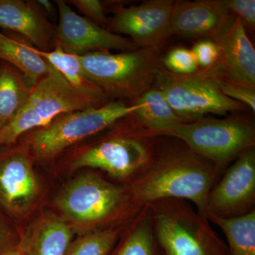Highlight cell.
Returning a JSON list of instances; mask_svg holds the SVG:
<instances>
[{
	"mask_svg": "<svg viewBox=\"0 0 255 255\" xmlns=\"http://www.w3.org/2000/svg\"><path fill=\"white\" fill-rule=\"evenodd\" d=\"M206 218L222 230L227 239L230 255H255V210L230 219L210 213Z\"/></svg>",
	"mask_w": 255,
	"mask_h": 255,
	"instance_id": "23",
	"label": "cell"
},
{
	"mask_svg": "<svg viewBox=\"0 0 255 255\" xmlns=\"http://www.w3.org/2000/svg\"><path fill=\"white\" fill-rule=\"evenodd\" d=\"M0 130H1V128H0Z\"/></svg>",
	"mask_w": 255,
	"mask_h": 255,
	"instance_id": "34",
	"label": "cell"
},
{
	"mask_svg": "<svg viewBox=\"0 0 255 255\" xmlns=\"http://www.w3.org/2000/svg\"><path fill=\"white\" fill-rule=\"evenodd\" d=\"M191 53L201 70L214 68L219 62L221 50L217 43L211 39L201 40L191 49Z\"/></svg>",
	"mask_w": 255,
	"mask_h": 255,
	"instance_id": "27",
	"label": "cell"
},
{
	"mask_svg": "<svg viewBox=\"0 0 255 255\" xmlns=\"http://www.w3.org/2000/svg\"><path fill=\"white\" fill-rule=\"evenodd\" d=\"M179 139L193 152L226 170L245 150L255 147V128L243 117H203L179 124L161 137Z\"/></svg>",
	"mask_w": 255,
	"mask_h": 255,
	"instance_id": "6",
	"label": "cell"
},
{
	"mask_svg": "<svg viewBox=\"0 0 255 255\" xmlns=\"http://www.w3.org/2000/svg\"><path fill=\"white\" fill-rule=\"evenodd\" d=\"M33 51L59 72L72 86L84 93L109 102V97L87 76L77 55L70 54L59 46L53 50H41L32 46Z\"/></svg>",
	"mask_w": 255,
	"mask_h": 255,
	"instance_id": "22",
	"label": "cell"
},
{
	"mask_svg": "<svg viewBox=\"0 0 255 255\" xmlns=\"http://www.w3.org/2000/svg\"><path fill=\"white\" fill-rule=\"evenodd\" d=\"M78 56L87 76L109 98L132 104L155 87L162 67L157 52L149 48L119 53L96 51Z\"/></svg>",
	"mask_w": 255,
	"mask_h": 255,
	"instance_id": "4",
	"label": "cell"
},
{
	"mask_svg": "<svg viewBox=\"0 0 255 255\" xmlns=\"http://www.w3.org/2000/svg\"><path fill=\"white\" fill-rule=\"evenodd\" d=\"M36 4L43 10V12L50 16H54L56 14L57 7L55 6V3L52 2L49 0H38L36 1Z\"/></svg>",
	"mask_w": 255,
	"mask_h": 255,
	"instance_id": "32",
	"label": "cell"
},
{
	"mask_svg": "<svg viewBox=\"0 0 255 255\" xmlns=\"http://www.w3.org/2000/svg\"><path fill=\"white\" fill-rule=\"evenodd\" d=\"M67 2L73 5L84 17L93 21L99 26L105 28L110 25V21L106 16L105 7L102 1L99 0H70Z\"/></svg>",
	"mask_w": 255,
	"mask_h": 255,
	"instance_id": "29",
	"label": "cell"
},
{
	"mask_svg": "<svg viewBox=\"0 0 255 255\" xmlns=\"http://www.w3.org/2000/svg\"><path fill=\"white\" fill-rule=\"evenodd\" d=\"M207 214L238 217L255 210V147L242 152L210 191Z\"/></svg>",
	"mask_w": 255,
	"mask_h": 255,
	"instance_id": "10",
	"label": "cell"
},
{
	"mask_svg": "<svg viewBox=\"0 0 255 255\" xmlns=\"http://www.w3.org/2000/svg\"><path fill=\"white\" fill-rule=\"evenodd\" d=\"M147 206L164 255H230L207 218L189 201L164 199Z\"/></svg>",
	"mask_w": 255,
	"mask_h": 255,
	"instance_id": "3",
	"label": "cell"
},
{
	"mask_svg": "<svg viewBox=\"0 0 255 255\" xmlns=\"http://www.w3.org/2000/svg\"><path fill=\"white\" fill-rule=\"evenodd\" d=\"M48 124L27 104L0 130V146L11 145L24 132Z\"/></svg>",
	"mask_w": 255,
	"mask_h": 255,
	"instance_id": "25",
	"label": "cell"
},
{
	"mask_svg": "<svg viewBox=\"0 0 255 255\" xmlns=\"http://www.w3.org/2000/svg\"><path fill=\"white\" fill-rule=\"evenodd\" d=\"M174 1L154 0L138 6L121 8L107 29L130 36L139 48L158 50L169 38V26Z\"/></svg>",
	"mask_w": 255,
	"mask_h": 255,
	"instance_id": "11",
	"label": "cell"
},
{
	"mask_svg": "<svg viewBox=\"0 0 255 255\" xmlns=\"http://www.w3.org/2000/svg\"><path fill=\"white\" fill-rule=\"evenodd\" d=\"M124 226L92 231L71 242L65 255H109Z\"/></svg>",
	"mask_w": 255,
	"mask_h": 255,
	"instance_id": "24",
	"label": "cell"
},
{
	"mask_svg": "<svg viewBox=\"0 0 255 255\" xmlns=\"http://www.w3.org/2000/svg\"><path fill=\"white\" fill-rule=\"evenodd\" d=\"M0 27L19 33L44 51L53 43L55 30L36 1L21 0H0Z\"/></svg>",
	"mask_w": 255,
	"mask_h": 255,
	"instance_id": "16",
	"label": "cell"
},
{
	"mask_svg": "<svg viewBox=\"0 0 255 255\" xmlns=\"http://www.w3.org/2000/svg\"><path fill=\"white\" fill-rule=\"evenodd\" d=\"M228 11L241 20L246 31L255 28V0H224Z\"/></svg>",
	"mask_w": 255,
	"mask_h": 255,
	"instance_id": "28",
	"label": "cell"
},
{
	"mask_svg": "<svg viewBox=\"0 0 255 255\" xmlns=\"http://www.w3.org/2000/svg\"><path fill=\"white\" fill-rule=\"evenodd\" d=\"M33 88L16 68L0 62V128L27 104Z\"/></svg>",
	"mask_w": 255,
	"mask_h": 255,
	"instance_id": "20",
	"label": "cell"
},
{
	"mask_svg": "<svg viewBox=\"0 0 255 255\" xmlns=\"http://www.w3.org/2000/svg\"><path fill=\"white\" fill-rule=\"evenodd\" d=\"M221 91L228 98L240 102L242 105L250 107L253 112L255 111V90L242 86L223 80L219 77Z\"/></svg>",
	"mask_w": 255,
	"mask_h": 255,
	"instance_id": "30",
	"label": "cell"
},
{
	"mask_svg": "<svg viewBox=\"0 0 255 255\" xmlns=\"http://www.w3.org/2000/svg\"><path fill=\"white\" fill-rule=\"evenodd\" d=\"M18 241L12 228L0 213V255L16 249Z\"/></svg>",
	"mask_w": 255,
	"mask_h": 255,
	"instance_id": "31",
	"label": "cell"
},
{
	"mask_svg": "<svg viewBox=\"0 0 255 255\" xmlns=\"http://www.w3.org/2000/svg\"><path fill=\"white\" fill-rule=\"evenodd\" d=\"M73 232L63 221L48 216L30 226L18 241L17 249L23 255H65Z\"/></svg>",
	"mask_w": 255,
	"mask_h": 255,
	"instance_id": "17",
	"label": "cell"
},
{
	"mask_svg": "<svg viewBox=\"0 0 255 255\" xmlns=\"http://www.w3.org/2000/svg\"><path fill=\"white\" fill-rule=\"evenodd\" d=\"M224 171L179 139L162 136L150 164L125 185L140 205L182 199L194 203L197 212L206 217L210 191Z\"/></svg>",
	"mask_w": 255,
	"mask_h": 255,
	"instance_id": "1",
	"label": "cell"
},
{
	"mask_svg": "<svg viewBox=\"0 0 255 255\" xmlns=\"http://www.w3.org/2000/svg\"><path fill=\"white\" fill-rule=\"evenodd\" d=\"M138 108L136 103L128 105L118 100L97 108L62 114L33 132L30 146L37 158H53L74 144L113 127Z\"/></svg>",
	"mask_w": 255,
	"mask_h": 255,
	"instance_id": "8",
	"label": "cell"
},
{
	"mask_svg": "<svg viewBox=\"0 0 255 255\" xmlns=\"http://www.w3.org/2000/svg\"><path fill=\"white\" fill-rule=\"evenodd\" d=\"M107 103L77 90L51 65L46 76L33 86L27 105L48 125L62 114L97 108Z\"/></svg>",
	"mask_w": 255,
	"mask_h": 255,
	"instance_id": "13",
	"label": "cell"
},
{
	"mask_svg": "<svg viewBox=\"0 0 255 255\" xmlns=\"http://www.w3.org/2000/svg\"><path fill=\"white\" fill-rule=\"evenodd\" d=\"M120 131L87 147L72 162V169H100L127 184L150 164L159 137L142 130L130 116Z\"/></svg>",
	"mask_w": 255,
	"mask_h": 255,
	"instance_id": "5",
	"label": "cell"
},
{
	"mask_svg": "<svg viewBox=\"0 0 255 255\" xmlns=\"http://www.w3.org/2000/svg\"><path fill=\"white\" fill-rule=\"evenodd\" d=\"M221 55L216 66L220 78L255 90V50L238 17L214 38Z\"/></svg>",
	"mask_w": 255,
	"mask_h": 255,
	"instance_id": "15",
	"label": "cell"
},
{
	"mask_svg": "<svg viewBox=\"0 0 255 255\" xmlns=\"http://www.w3.org/2000/svg\"><path fill=\"white\" fill-rule=\"evenodd\" d=\"M109 255H164L156 238L147 205L124 225Z\"/></svg>",
	"mask_w": 255,
	"mask_h": 255,
	"instance_id": "18",
	"label": "cell"
},
{
	"mask_svg": "<svg viewBox=\"0 0 255 255\" xmlns=\"http://www.w3.org/2000/svg\"><path fill=\"white\" fill-rule=\"evenodd\" d=\"M139 108L130 117L137 127L154 136L161 137L162 133L179 124L185 123L176 114L164 98L162 92L156 87L137 99L134 102Z\"/></svg>",
	"mask_w": 255,
	"mask_h": 255,
	"instance_id": "19",
	"label": "cell"
},
{
	"mask_svg": "<svg viewBox=\"0 0 255 255\" xmlns=\"http://www.w3.org/2000/svg\"><path fill=\"white\" fill-rule=\"evenodd\" d=\"M219 77L216 65L185 75L169 73L162 67L155 87L184 122H194L207 114L227 115L243 110L244 105L228 98L221 91Z\"/></svg>",
	"mask_w": 255,
	"mask_h": 255,
	"instance_id": "7",
	"label": "cell"
},
{
	"mask_svg": "<svg viewBox=\"0 0 255 255\" xmlns=\"http://www.w3.org/2000/svg\"><path fill=\"white\" fill-rule=\"evenodd\" d=\"M161 63L166 70L176 75H189L199 69L191 50L184 47L178 46L169 50Z\"/></svg>",
	"mask_w": 255,
	"mask_h": 255,
	"instance_id": "26",
	"label": "cell"
},
{
	"mask_svg": "<svg viewBox=\"0 0 255 255\" xmlns=\"http://www.w3.org/2000/svg\"><path fill=\"white\" fill-rule=\"evenodd\" d=\"M0 60L16 68L33 87L51 68L46 60L33 51L31 45L16 41L1 32Z\"/></svg>",
	"mask_w": 255,
	"mask_h": 255,
	"instance_id": "21",
	"label": "cell"
},
{
	"mask_svg": "<svg viewBox=\"0 0 255 255\" xmlns=\"http://www.w3.org/2000/svg\"><path fill=\"white\" fill-rule=\"evenodd\" d=\"M2 255H23L21 251H18L17 248L12 251L7 252V253H4Z\"/></svg>",
	"mask_w": 255,
	"mask_h": 255,
	"instance_id": "33",
	"label": "cell"
},
{
	"mask_svg": "<svg viewBox=\"0 0 255 255\" xmlns=\"http://www.w3.org/2000/svg\"><path fill=\"white\" fill-rule=\"evenodd\" d=\"M58 23L52 46H59L70 54L82 55L96 51L137 49L129 38L116 34L107 28L75 13L66 1L56 0Z\"/></svg>",
	"mask_w": 255,
	"mask_h": 255,
	"instance_id": "9",
	"label": "cell"
},
{
	"mask_svg": "<svg viewBox=\"0 0 255 255\" xmlns=\"http://www.w3.org/2000/svg\"><path fill=\"white\" fill-rule=\"evenodd\" d=\"M55 204L65 217L98 230L124 226L143 208L125 184L98 174H82L57 196Z\"/></svg>",
	"mask_w": 255,
	"mask_h": 255,
	"instance_id": "2",
	"label": "cell"
},
{
	"mask_svg": "<svg viewBox=\"0 0 255 255\" xmlns=\"http://www.w3.org/2000/svg\"><path fill=\"white\" fill-rule=\"evenodd\" d=\"M235 18L224 0L174 1L169 35L188 38L207 37L214 40Z\"/></svg>",
	"mask_w": 255,
	"mask_h": 255,
	"instance_id": "14",
	"label": "cell"
},
{
	"mask_svg": "<svg viewBox=\"0 0 255 255\" xmlns=\"http://www.w3.org/2000/svg\"><path fill=\"white\" fill-rule=\"evenodd\" d=\"M40 185L27 151L22 147L0 154V208L11 217H23L36 204Z\"/></svg>",
	"mask_w": 255,
	"mask_h": 255,
	"instance_id": "12",
	"label": "cell"
}]
</instances>
